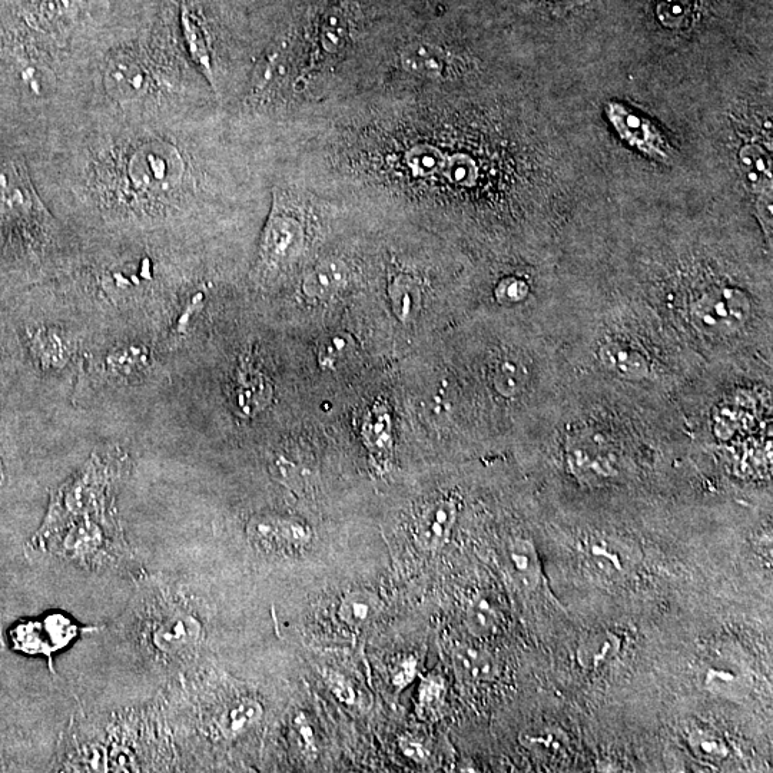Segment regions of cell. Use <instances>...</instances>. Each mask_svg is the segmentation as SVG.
Here are the masks:
<instances>
[{
    "label": "cell",
    "mask_w": 773,
    "mask_h": 773,
    "mask_svg": "<svg viewBox=\"0 0 773 773\" xmlns=\"http://www.w3.org/2000/svg\"><path fill=\"white\" fill-rule=\"evenodd\" d=\"M35 552H51L66 560L101 569L131 559L114 514L76 516L61 522L43 523L31 543Z\"/></svg>",
    "instance_id": "obj_1"
},
{
    "label": "cell",
    "mask_w": 773,
    "mask_h": 773,
    "mask_svg": "<svg viewBox=\"0 0 773 773\" xmlns=\"http://www.w3.org/2000/svg\"><path fill=\"white\" fill-rule=\"evenodd\" d=\"M323 197L294 181L280 178L260 244V267L284 270L297 264L310 244V222Z\"/></svg>",
    "instance_id": "obj_2"
},
{
    "label": "cell",
    "mask_w": 773,
    "mask_h": 773,
    "mask_svg": "<svg viewBox=\"0 0 773 773\" xmlns=\"http://www.w3.org/2000/svg\"><path fill=\"white\" fill-rule=\"evenodd\" d=\"M751 315V301L738 288L713 287L690 300V323L712 335H731L745 327Z\"/></svg>",
    "instance_id": "obj_3"
},
{
    "label": "cell",
    "mask_w": 773,
    "mask_h": 773,
    "mask_svg": "<svg viewBox=\"0 0 773 773\" xmlns=\"http://www.w3.org/2000/svg\"><path fill=\"white\" fill-rule=\"evenodd\" d=\"M148 638L161 658L175 660L197 648L204 638V627L198 617L184 607L167 603L151 619Z\"/></svg>",
    "instance_id": "obj_4"
},
{
    "label": "cell",
    "mask_w": 773,
    "mask_h": 773,
    "mask_svg": "<svg viewBox=\"0 0 773 773\" xmlns=\"http://www.w3.org/2000/svg\"><path fill=\"white\" fill-rule=\"evenodd\" d=\"M184 174V162L177 149L162 142H152L135 152L129 164V175L136 188L161 195L172 191Z\"/></svg>",
    "instance_id": "obj_5"
},
{
    "label": "cell",
    "mask_w": 773,
    "mask_h": 773,
    "mask_svg": "<svg viewBox=\"0 0 773 773\" xmlns=\"http://www.w3.org/2000/svg\"><path fill=\"white\" fill-rule=\"evenodd\" d=\"M582 553L587 565L607 579L629 576L638 562L632 547L612 537H593L582 547Z\"/></svg>",
    "instance_id": "obj_6"
},
{
    "label": "cell",
    "mask_w": 773,
    "mask_h": 773,
    "mask_svg": "<svg viewBox=\"0 0 773 773\" xmlns=\"http://www.w3.org/2000/svg\"><path fill=\"white\" fill-rule=\"evenodd\" d=\"M36 207L38 199L25 167L13 161L0 165V215L28 218Z\"/></svg>",
    "instance_id": "obj_7"
},
{
    "label": "cell",
    "mask_w": 773,
    "mask_h": 773,
    "mask_svg": "<svg viewBox=\"0 0 773 773\" xmlns=\"http://www.w3.org/2000/svg\"><path fill=\"white\" fill-rule=\"evenodd\" d=\"M248 534L254 542L268 549H294L311 540L307 526L278 517H257L248 524Z\"/></svg>",
    "instance_id": "obj_8"
},
{
    "label": "cell",
    "mask_w": 773,
    "mask_h": 773,
    "mask_svg": "<svg viewBox=\"0 0 773 773\" xmlns=\"http://www.w3.org/2000/svg\"><path fill=\"white\" fill-rule=\"evenodd\" d=\"M351 277L348 262L340 255H327L315 261L304 274L305 294L314 298H331L347 287Z\"/></svg>",
    "instance_id": "obj_9"
},
{
    "label": "cell",
    "mask_w": 773,
    "mask_h": 773,
    "mask_svg": "<svg viewBox=\"0 0 773 773\" xmlns=\"http://www.w3.org/2000/svg\"><path fill=\"white\" fill-rule=\"evenodd\" d=\"M456 520L457 504L453 500H434L418 516V539L427 549H440L449 542Z\"/></svg>",
    "instance_id": "obj_10"
},
{
    "label": "cell",
    "mask_w": 773,
    "mask_h": 773,
    "mask_svg": "<svg viewBox=\"0 0 773 773\" xmlns=\"http://www.w3.org/2000/svg\"><path fill=\"white\" fill-rule=\"evenodd\" d=\"M504 566L514 585L523 592H533L542 582V563L534 544L527 539H514L504 549Z\"/></svg>",
    "instance_id": "obj_11"
},
{
    "label": "cell",
    "mask_w": 773,
    "mask_h": 773,
    "mask_svg": "<svg viewBox=\"0 0 773 773\" xmlns=\"http://www.w3.org/2000/svg\"><path fill=\"white\" fill-rule=\"evenodd\" d=\"M29 351L36 363L45 370H59L72 357L71 341L62 330L48 325H38L28 331Z\"/></svg>",
    "instance_id": "obj_12"
},
{
    "label": "cell",
    "mask_w": 773,
    "mask_h": 773,
    "mask_svg": "<svg viewBox=\"0 0 773 773\" xmlns=\"http://www.w3.org/2000/svg\"><path fill=\"white\" fill-rule=\"evenodd\" d=\"M105 84L114 98L131 101L147 91L148 76L141 62L118 56L106 65Z\"/></svg>",
    "instance_id": "obj_13"
},
{
    "label": "cell",
    "mask_w": 773,
    "mask_h": 773,
    "mask_svg": "<svg viewBox=\"0 0 773 773\" xmlns=\"http://www.w3.org/2000/svg\"><path fill=\"white\" fill-rule=\"evenodd\" d=\"M603 366L619 376L642 380L650 373L648 357L642 351L625 344L607 343L599 350Z\"/></svg>",
    "instance_id": "obj_14"
},
{
    "label": "cell",
    "mask_w": 773,
    "mask_h": 773,
    "mask_svg": "<svg viewBox=\"0 0 773 773\" xmlns=\"http://www.w3.org/2000/svg\"><path fill=\"white\" fill-rule=\"evenodd\" d=\"M453 662L457 675L469 683L490 682L499 672L494 656L476 646H463L457 649L454 652Z\"/></svg>",
    "instance_id": "obj_15"
},
{
    "label": "cell",
    "mask_w": 773,
    "mask_h": 773,
    "mask_svg": "<svg viewBox=\"0 0 773 773\" xmlns=\"http://www.w3.org/2000/svg\"><path fill=\"white\" fill-rule=\"evenodd\" d=\"M503 613L493 597H474L466 609V626L474 638L487 639L502 629Z\"/></svg>",
    "instance_id": "obj_16"
},
{
    "label": "cell",
    "mask_w": 773,
    "mask_h": 773,
    "mask_svg": "<svg viewBox=\"0 0 773 773\" xmlns=\"http://www.w3.org/2000/svg\"><path fill=\"white\" fill-rule=\"evenodd\" d=\"M262 716H264V708L258 700L240 699L221 713L218 728L225 738L234 739L258 725Z\"/></svg>",
    "instance_id": "obj_17"
},
{
    "label": "cell",
    "mask_w": 773,
    "mask_h": 773,
    "mask_svg": "<svg viewBox=\"0 0 773 773\" xmlns=\"http://www.w3.org/2000/svg\"><path fill=\"white\" fill-rule=\"evenodd\" d=\"M619 638L610 632H599L583 640L577 649V659L586 669H599L609 665L619 655Z\"/></svg>",
    "instance_id": "obj_18"
},
{
    "label": "cell",
    "mask_w": 773,
    "mask_h": 773,
    "mask_svg": "<svg viewBox=\"0 0 773 773\" xmlns=\"http://www.w3.org/2000/svg\"><path fill=\"white\" fill-rule=\"evenodd\" d=\"M380 607V599L374 593L367 590H354L341 600L338 615L345 625L357 629L376 619Z\"/></svg>",
    "instance_id": "obj_19"
},
{
    "label": "cell",
    "mask_w": 773,
    "mask_h": 773,
    "mask_svg": "<svg viewBox=\"0 0 773 773\" xmlns=\"http://www.w3.org/2000/svg\"><path fill=\"white\" fill-rule=\"evenodd\" d=\"M149 366L148 351L138 345H126L111 351L106 357V371L111 376L124 378L144 373Z\"/></svg>",
    "instance_id": "obj_20"
},
{
    "label": "cell",
    "mask_w": 773,
    "mask_h": 773,
    "mask_svg": "<svg viewBox=\"0 0 773 773\" xmlns=\"http://www.w3.org/2000/svg\"><path fill=\"white\" fill-rule=\"evenodd\" d=\"M391 300L401 318H407L421 303V281L408 272H397L391 280Z\"/></svg>",
    "instance_id": "obj_21"
},
{
    "label": "cell",
    "mask_w": 773,
    "mask_h": 773,
    "mask_svg": "<svg viewBox=\"0 0 773 773\" xmlns=\"http://www.w3.org/2000/svg\"><path fill=\"white\" fill-rule=\"evenodd\" d=\"M268 388L264 377L251 366H244L238 374V406L247 414L257 411L267 401Z\"/></svg>",
    "instance_id": "obj_22"
},
{
    "label": "cell",
    "mask_w": 773,
    "mask_h": 773,
    "mask_svg": "<svg viewBox=\"0 0 773 773\" xmlns=\"http://www.w3.org/2000/svg\"><path fill=\"white\" fill-rule=\"evenodd\" d=\"M182 26H184L185 38L191 49L192 55L201 63L204 71L207 72L209 78H212V58L211 48H209L208 36L205 33L204 28L197 21L191 13H182Z\"/></svg>",
    "instance_id": "obj_23"
},
{
    "label": "cell",
    "mask_w": 773,
    "mask_h": 773,
    "mask_svg": "<svg viewBox=\"0 0 773 773\" xmlns=\"http://www.w3.org/2000/svg\"><path fill=\"white\" fill-rule=\"evenodd\" d=\"M690 748L700 759H708L711 762H721L728 758V743L721 736L703 729H696L689 735Z\"/></svg>",
    "instance_id": "obj_24"
},
{
    "label": "cell",
    "mask_w": 773,
    "mask_h": 773,
    "mask_svg": "<svg viewBox=\"0 0 773 773\" xmlns=\"http://www.w3.org/2000/svg\"><path fill=\"white\" fill-rule=\"evenodd\" d=\"M522 371L513 361H503L494 371V386L503 396H514L522 386Z\"/></svg>",
    "instance_id": "obj_25"
},
{
    "label": "cell",
    "mask_w": 773,
    "mask_h": 773,
    "mask_svg": "<svg viewBox=\"0 0 773 773\" xmlns=\"http://www.w3.org/2000/svg\"><path fill=\"white\" fill-rule=\"evenodd\" d=\"M527 745L530 748L539 749V751L547 752V755H556L562 751L563 746L566 745L563 741V733L554 731L553 728L543 729L542 732L532 733L527 735Z\"/></svg>",
    "instance_id": "obj_26"
},
{
    "label": "cell",
    "mask_w": 773,
    "mask_h": 773,
    "mask_svg": "<svg viewBox=\"0 0 773 773\" xmlns=\"http://www.w3.org/2000/svg\"><path fill=\"white\" fill-rule=\"evenodd\" d=\"M708 683L719 693H732L741 688V675L728 669H711L708 673Z\"/></svg>",
    "instance_id": "obj_27"
},
{
    "label": "cell",
    "mask_w": 773,
    "mask_h": 773,
    "mask_svg": "<svg viewBox=\"0 0 773 773\" xmlns=\"http://www.w3.org/2000/svg\"><path fill=\"white\" fill-rule=\"evenodd\" d=\"M327 685L333 690L335 696L341 700V702L351 703L354 700V690L348 685L347 680L343 676L337 675V673H327L325 675Z\"/></svg>",
    "instance_id": "obj_28"
},
{
    "label": "cell",
    "mask_w": 773,
    "mask_h": 773,
    "mask_svg": "<svg viewBox=\"0 0 773 773\" xmlns=\"http://www.w3.org/2000/svg\"><path fill=\"white\" fill-rule=\"evenodd\" d=\"M504 288H506V293H504V297L510 298V300H516L517 297H520V295L523 294L524 285L523 283H520V281H512V283H506V285H503Z\"/></svg>",
    "instance_id": "obj_29"
},
{
    "label": "cell",
    "mask_w": 773,
    "mask_h": 773,
    "mask_svg": "<svg viewBox=\"0 0 773 773\" xmlns=\"http://www.w3.org/2000/svg\"><path fill=\"white\" fill-rule=\"evenodd\" d=\"M553 2L557 3V5L565 6V8H570V6L585 5L589 0H553Z\"/></svg>",
    "instance_id": "obj_30"
},
{
    "label": "cell",
    "mask_w": 773,
    "mask_h": 773,
    "mask_svg": "<svg viewBox=\"0 0 773 773\" xmlns=\"http://www.w3.org/2000/svg\"><path fill=\"white\" fill-rule=\"evenodd\" d=\"M5 483V469H3L2 459H0V487Z\"/></svg>",
    "instance_id": "obj_31"
}]
</instances>
